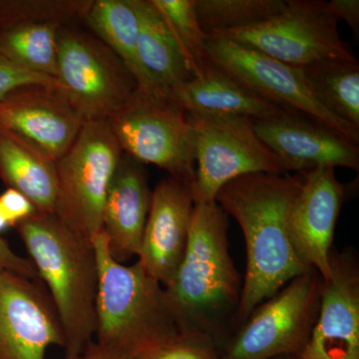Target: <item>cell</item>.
Wrapping results in <instances>:
<instances>
[{"label": "cell", "mask_w": 359, "mask_h": 359, "mask_svg": "<svg viewBox=\"0 0 359 359\" xmlns=\"http://www.w3.org/2000/svg\"><path fill=\"white\" fill-rule=\"evenodd\" d=\"M304 175H245L222 187L216 202L238 222L247 249L238 325L297 276L311 271L295 254L289 233L290 208Z\"/></svg>", "instance_id": "1"}, {"label": "cell", "mask_w": 359, "mask_h": 359, "mask_svg": "<svg viewBox=\"0 0 359 359\" xmlns=\"http://www.w3.org/2000/svg\"><path fill=\"white\" fill-rule=\"evenodd\" d=\"M228 226L216 201L195 202L185 254L165 287L182 334L217 344L238 325L243 289L229 250Z\"/></svg>", "instance_id": "2"}, {"label": "cell", "mask_w": 359, "mask_h": 359, "mask_svg": "<svg viewBox=\"0 0 359 359\" xmlns=\"http://www.w3.org/2000/svg\"><path fill=\"white\" fill-rule=\"evenodd\" d=\"M14 228L50 292L65 359H78L95 337L99 269L93 243L73 233L54 214L35 212Z\"/></svg>", "instance_id": "3"}, {"label": "cell", "mask_w": 359, "mask_h": 359, "mask_svg": "<svg viewBox=\"0 0 359 359\" xmlns=\"http://www.w3.org/2000/svg\"><path fill=\"white\" fill-rule=\"evenodd\" d=\"M99 269L94 342L125 359H145L181 337L165 287L138 262L111 256L101 231L93 241Z\"/></svg>", "instance_id": "4"}, {"label": "cell", "mask_w": 359, "mask_h": 359, "mask_svg": "<svg viewBox=\"0 0 359 359\" xmlns=\"http://www.w3.org/2000/svg\"><path fill=\"white\" fill-rule=\"evenodd\" d=\"M57 80L72 109L84 123L107 122L138 91L127 65L92 33L72 25L57 35Z\"/></svg>", "instance_id": "5"}, {"label": "cell", "mask_w": 359, "mask_h": 359, "mask_svg": "<svg viewBox=\"0 0 359 359\" xmlns=\"http://www.w3.org/2000/svg\"><path fill=\"white\" fill-rule=\"evenodd\" d=\"M123 151L107 122L85 123L69 150L56 161L54 215L93 243L102 231L106 197Z\"/></svg>", "instance_id": "6"}, {"label": "cell", "mask_w": 359, "mask_h": 359, "mask_svg": "<svg viewBox=\"0 0 359 359\" xmlns=\"http://www.w3.org/2000/svg\"><path fill=\"white\" fill-rule=\"evenodd\" d=\"M195 139V202H212L229 182L255 173L287 174L244 116L188 114Z\"/></svg>", "instance_id": "7"}, {"label": "cell", "mask_w": 359, "mask_h": 359, "mask_svg": "<svg viewBox=\"0 0 359 359\" xmlns=\"http://www.w3.org/2000/svg\"><path fill=\"white\" fill-rule=\"evenodd\" d=\"M124 154L192 185L195 139L185 111L169 98L139 93L107 121Z\"/></svg>", "instance_id": "8"}, {"label": "cell", "mask_w": 359, "mask_h": 359, "mask_svg": "<svg viewBox=\"0 0 359 359\" xmlns=\"http://www.w3.org/2000/svg\"><path fill=\"white\" fill-rule=\"evenodd\" d=\"M339 20L323 0H287L280 13L248 27L210 33L248 45L266 55L306 67L330 59L354 58L340 37Z\"/></svg>", "instance_id": "9"}, {"label": "cell", "mask_w": 359, "mask_h": 359, "mask_svg": "<svg viewBox=\"0 0 359 359\" xmlns=\"http://www.w3.org/2000/svg\"><path fill=\"white\" fill-rule=\"evenodd\" d=\"M321 282L316 269L290 280L252 311L221 359H273L301 353L318 316Z\"/></svg>", "instance_id": "10"}, {"label": "cell", "mask_w": 359, "mask_h": 359, "mask_svg": "<svg viewBox=\"0 0 359 359\" xmlns=\"http://www.w3.org/2000/svg\"><path fill=\"white\" fill-rule=\"evenodd\" d=\"M205 53L210 60L269 102L309 116L359 143V128L328 112L318 102L302 67L276 60L222 35L207 34Z\"/></svg>", "instance_id": "11"}, {"label": "cell", "mask_w": 359, "mask_h": 359, "mask_svg": "<svg viewBox=\"0 0 359 359\" xmlns=\"http://www.w3.org/2000/svg\"><path fill=\"white\" fill-rule=\"evenodd\" d=\"M355 252L332 250V275L323 280L318 316L294 359H359V266Z\"/></svg>", "instance_id": "12"}, {"label": "cell", "mask_w": 359, "mask_h": 359, "mask_svg": "<svg viewBox=\"0 0 359 359\" xmlns=\"http://www.w3.org/2000/svg\"><path fill=\"white\" fill-rule=\"evenodd\" d=\"M36 280L0 271V359H46L49 347H63L57 313Z\"/></svg>", "instance_id": "13"}, {"label": "cell", "mask_w": 359, "mask_h": 359, "mask_svg": "<svg viewBox=\"0 0 359 359\" xmlns=\"http://www.w3.org/2000/svg\"><path fill=\"white\" fill-rule=\"evenodd\" d=\"M84 124L58 86H23L0 100V129L55 162Z\"/></svg>", "instance_id": "14"}, {"label": "cell", "mask_w": 359, "mask_h": 359, "mask_svg": "<svg viewBox=\"0 0 359 359\" xmlns=\"http://www.w3.org/2000/svg\"><path fill=\"white\" fill-rule=\"evenodd\" d=\"M257 137L283 161L287 172L304 173L320 167L359 169V143L313 118L282 110L252 120Z\"/></svg>", "instance_id": "15"}, {"label": "cell", "mask_w": 359, "mask_h": 359, "mask_svg": "<svg viewBox=\"0 0 359 359\" xmlns=\"http://www.w3.org/2000/svg\"><path fill=\"white\" fill-rule=\"evenodd\" d=\"M302 175L301 189L290 211V242L302 263L327 280L332 275L330 257L346 187L337 181L334 168H316Z\"/></svg>", "instance_id": "16"}, {"label": "cell", "mask_w": 359, "mask_h": 359, "mask_svg": "<svg viewBox=\"0 0 359 359\" xmlns=\"http://www.w3.org/2000/svg\"><path fill=\"white\" fill-rule=\"evenodd\" d=\"M194 207L192 185L181 180L168 177L152 192L137 262L164 287L185 254Z\"/></svg>", "instance_id": "17"}, {"label": "cell", "mask_w": 359, "mask_h": 359, "mask_svg": "<svg viewBox=\"0 0 359 359\" xmlns=\"http://www.w3.org/2000/svg\"><path fill=\"white\" fill-rule=\"evenodd\" d=\"M151 201L152 191L143 165L123 153L108 190L102 217V231L111 256L119 263L138 257Z\"/></svg>", "instance_id": "18"}, {"label": "cell", "mask_w": 359, "mask_h": 359, "mask_svg": "<svg viewBox=\"0 0 359 359\" xmlns=\"http://www.w3.org/2000/svg\"><path fill=\"white\" fill-rule=\"evenodd\" d=\"M168 98L188 114L244 116L259 120L285 110L257 95L210 59L199 74L172 89Z\"/></svg>", "instance_id": "19"}, {"label": "cell", "mask_w": 359, "mask_h": 359, "mask_svg": "<svg viewBox=\"0 0 359 359\" xmlns=\"http://www.w3.org/2000/svg\"><path fill=\"white\" fill-rule=\"evenodd\" d=\"M140 18L137 58L139 93L168 98L170 91L193 74L171 30L152 0H136Z\"/></svg>", "instance_id": "20"}, {"label": "cell", "mask_w": 359, "mask_h": 359, "mask_svg": "<svg viewBox=\"0 0 359 359\" xmlns=\"http://www.w3.org/2000/svg\"><path fill=\"white\" fill-rule=\"evenodd\" d=\"M0 177L22 194L36 212L54 214L57 196L55 161L0 129Z\"/></svg>", "instance_id": "21"}, {"label": "cell", "mask_w": 359, "mask_h": 359, "mask_svg": "<svg viewBox=\"0 0 359 359\" xmlns=\"http://www.w3.org/2000/svg\"><path fill=\"white\" fill-rule=\"evenodd\" d=\"M82 20L92 34L114 52L140 82L137 58L140 18L136 0H92Z\"/></svg>", "instance_id": "22"}, {"label": "cell", "mask_w": 359, "mask_h": 359, "mask_svg": "<svg viewBox=\"0 0 359 359\" xmlns=\"http://www.w3.org/2000/svg\"><path fill=\"white\" fill-rule=\"evenodd\" d=\"M302 69L318 102L328 112L359 128L358 59H330Z\"/></svg>", "instance_id": "23"}, {"label": "cell", "mask_w": 359, "mask_h": 359, "mask_svg": "<svg viewBox=\"0 0 359 359\" xmlns=\"http://www.w3.org/2000/svg\"><path fill=\"white\" fill-rule=\"evenodd\" d=\"M61 23L25 22L0 29V56L43 76L57 77V35Z\"/></svg>", "instance_id": "24"}, {"label": "cell", "mask_w": 359, "mask_h": 359, "mask_svg": "<svg viewBox=\"0 0 359 359\" xmlns=\"http://www.w3.org/2000/svg\"><path fill=\"white\" fill-rule=\"evenodd\" d=\"M285 0H195L196 13L205 34L257 25L285 8Z\"/></svg>", "instance_id": "25"}, {"label": "cell", "mask_w": 359, "mask_h": 359, "mask_svg": "<svg viewBox=\"0 0 359 359\" xmlns=\"http://www.w3.org/2000/svg\"><path fill=\"white\" fill-rule=\"evenodd\" d=\"M171 30L193 76L209 61L205 53L207 34L196 13L195 0H152Z\"/></svg>", "instance_id": "26"}, {"label": "cell", "mask_w": 359, "mask_h": 359, "mask_svg": "<svg viewBox=\"0 0 359 359\" xmlns=\"http://www.w3.org/2000/svg\"><path fill=\"white\" fill-rule=\"evenodd\" d=\"M92 0H0V29L25 22L72 25L82 20Z\"/></svg>", "instance_id": "27"}, {"label": "cell", "mask_w": 359, "mask_h": 359, "mask_svg": "<svg viewBox=\"0 0 359 359\" xmlns=\"http://www.w3.org/2000/svg\"><path fill=\"white\" fill-rule=\"evenodd\" d=\"M219 344L198 334H182L145 359H221Z\"/></svg>", "instance_id": "28"}, {"label": "cell", "mask_w": 359, "mask_h": 359, "mask_svg": "<svg viewBox=\"0 0 359 359\" xmlns=\"http://www.w3.org/2000/svg\"><path fill=\"white\" fill-rule=\"evenodd\" d=\"M29 85L59 86L57 80L30 72L0 56V100L13 90Z\"/></svg>", "instance_id": "29"}, {"label": "cell", "mask_w": 359, "mask_h": 359, "mask_svg": "<svg viewBox=\"0 0 359 359\" xmlns=\"http://www.w3.org/2000/svg\"><path fill=\"white\" fill-rule=\"evenodd\" d=\"M0 204L4 208L9 224L13 226L36 212L32 202L13 189H7L0 196Z\"/></svg>", "instance_id": "30"}, {"label": "cell", "mask_w": 359, "mask_h": 359, "mask_svg": "<svg viewBox=\"0 0 359 359\" xmlns=\"http://www.w3.org/2000/svg\"><path fill=\"white\" fill-rule=\"evenodd\" d=\"M0 271H9L32 280H37L39 273L30 259H23L6 244L0 237Z\"/></svg>", "instance_id": "31"}, {"label": "cell", "mask_w": 359, "mask_h": 359, "mask_svg": "<svg viewBox=\"0 0 359 359\" xmlns=\"http://www.w3.org/2000/svg\"><path fill=\"white\" fill-rule=\"evenodd\" d=\"M330 11L337 20H344L353 30L354 36L359 35V1L358 0H332L328 1Z\"/></svg>", "instance_id": "32"}, {"label": "cell", "mask_w": 359, "mask_h": 359, "mask_svg": "<svg viewBox=\"0 0 359 359\" xmlns=\"http://www.w3.org/2000/svg\"><path fill=\"white\" fill-rule=\"evenodd\" d=\"M78 359H125L120 358V356L116 355L115 353H110V351H106L102 347L99 346L93 341L84 351L83 354L80 356Z\"/></svg>", "instance_id": "33"}, {"label": "cell", "mask_w": 359, "mask_h": 359, "mask_svg": "<svg viewBox=\"0 0 359 359\" xmlns=\"http://www.w3.org/2000/svg\"><path fill=\"white\" fill-rule=\"evenodd\" d=\"M11 226V224H9L8 219H7L6 212H4V208H2L1 204H0V233L6 230L7 226Z\"/></svg>", "instance_id": "34"}, {"label": "cell", "mask_w": 359, "mask_h": 359, "mask_svg": "<svg viewBox=\"0 0 359 359\" xmlns=\"http://www.w3.org/2000/svg\"><path fill=\"white\" fill-rule=\"evenodd\" d=\"M278 359H294L292 356H285V358H278Z\"/></svg>", "instance_id": "35"}]
</instances>
